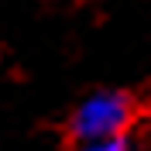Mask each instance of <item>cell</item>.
<instances>
[{
	"label": "cell",
	"mask_w": 151,
	"mask_h": 151,
	"mask_svg": "<svg viewBox=\"0 0 151 151\" xmlns=\"http://www.w3.org/2000/svg\"><path fill=\"white\" fill-rule=\"evenodd\" d=\"M131 120H134V100L117 89H103V93L86 96L76 106L69 131L79 144H86V141H103V137H120L131 127Z\"/></svg>",
	"instance_id": "6da1fadb"
},
{
	"label": "cell",
	"mask_w": 151,
	"mask_h": 151,
	"mask_svg": "<svg viewBox=\"0 0 151 151\" xmlns=\"http://www.w3.org/2000/svg\"><path fill=\"white\" fill-rule=\"evenodd\" d=\"M79 151H131V141L127 137H103V141H86L79 144Z\"/></svg>",
	"instance_id": "7a4b0ae2"
}]
</instances>
